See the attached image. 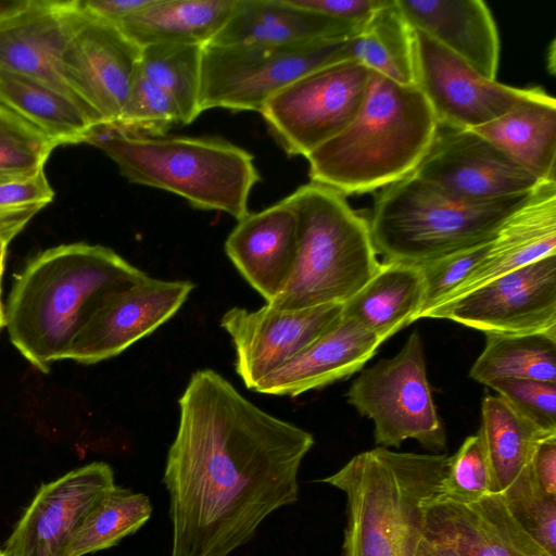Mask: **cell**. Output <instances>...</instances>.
<instances>
[{
  "mask_svg": "<svg viewBox=\"0 0 556 556\" xmlns=\"http://www.w3.org/2000/svg\"><path fill=\"white\" fill-rule=\"evenodd\" d=\"M178 404L163 475L170 556H229L268 515L299 500L298 475L314 438L207 368L191 375Z\"/></svg>",
  "mask_w": 556,
  "mask_h": 556,
  "instance_id": "cell-1",
  "label": "cell"
},
{
  "mask_svg": "<svg viewBox=\"0 0 556 556\" xmlns=\"http://www.w3.org/2000/svg\"><path fill=\"white\" fill-rule=\"evenodd\" d=\"M147 274L110 248L76 242L50 248L15 278L4 312L10 341L48 372L67 352L102 298Z\"/></svg>",
  "mask_w": 556,
  "mask_h": 556,
  "instance_id": "cell-2",
  "label": "cell"
},
{
  "mask_svg": "<svg viewBox=\"0 0 556 556\" xmlns=\"http://www.w3.org/2000/svg\"><path fill=\"white\" fill-rule=\"evenodd\" d=\"M438 126L416 86L400 85L370 71L356 117L305 157L311 181L344 197L386 188L415 172Z\"/></svg>",
  "mask_w": 556,
  "mask_h": 556,
  "instance_id": "cell-3",
  "label": "cell"
},
{
  "mask_svg": "<svg viewBox=\"0 0 556 556\" xmlns=\"http://www.w3.org/2000/svg\"><path fill=\"white\" fill-rule=\"evenodd\" d=\"M448 459L378 446L320 479L345 494L340 556H416L425 533L424 504L442 491Z\"/></svg>",
  "mask_w": 556,
  "mask_h": 556,
  "instance_id": "cell-4",
  "label": "cell"
},
{
  "mask_svg": "<svg viewBox=\"0 0 556 556\" xmlns=\"http://www.w3.org/2000/svg\"><path fill=\"white\" fill-rule=\"evenodd\" d=\"M85 143L103 151L128 181L168 191L195 208L224 212L237 220L249 213V197L260 180L253 155L222 138L147 136L98 124Z\"/></svg>",
  "mask_w": 556,
  "mask_h": 556,
  "instance_id": "cell-5",
  "label": "cell"
},
{
  "mask_svg": "<svg viewBox=\"0 0 556 556\" xmlns=\"http://www.w3.org/2000/svg\"><path fill=\"white\" fill-rule=\"evenodd\" d=\"M345 198L311 181L281 200L296 216L298 249L285 288L267 304L280 309L344 304L376 274L380 262L368 220Z\"/></svg>",
  "mask_w": 556,
  "mask_h": 556,
  "instance_id": "cell-6",
  "label": "cell"
},
{
  "mask_svg": "<svg viewBox=\"0 0 556 556\" xmlns=\"http://www.w3.org/2000/svg\"><path fill=\"white\" fill-rule=\"evenodd\" d=\"M533 192L472 203L448 197L409 175L377 197L367 219L372 243L386 263L422 266L492 240Z\"/></svg>",
  "mask_w": 556,
  "mask_h": 556,
  "instance_id": "cell-7",
  "label": "cell"
},
{
  "mask_svg": "<svg viewBox=\"0 0 556 556\" xmlns=\"http://www.w3.org/2000/svg\"><path fill=\"white\" fill-rule=\"evenodd\" d=\"M345 60V39L283 46L206 45L202 50L200 109L261 113L292 83Z\"/></svg>",
  "mask_w": 556,
  "mask_h": 556,
  "instance_id": "cell-8",
  "label": "cell"
},
{
  "mask_svg": "<svg viewBox=\"0 0 556 556\" xmlns=\"http://www.w3.org/2000/svg\"><path fill=\"white\" fill-rule=\"evenodd\" d=\"M348 402L374 422L379 447H400L407 439L440 454L446 433L427 377L424 344L413 331L393 357L378 361L352 382Z\"/></svg>",
  "mask_w": 556,
  "mask_h": 556,
  "instance_id": "cell-9",
  "label": "cell"
},
{
  "mask_svg": "<svg viewBox=\"0 0 556 556\" xmlns=\"http://www.w3.org/2000/svg\"><path fill=\"white\" fill-rule=\"evenodd\" d=\"M369 77L367 67L351 60L324 66L274 96L261 114L288 155L306 157L356 117Z\"/></svg>",
  "mask_w": 556,
  "mask_h": 556,
  "instance_id": "cell-10",
  "label": "cell"
},
{
  "mask_svg": "<svg viewBox=\"0 0 556 556\" xmlns=\"http://www.w3.org/2000/svg\"><path fill=\"white\" fill-rule=\"evenodd\" d=\"M141 48L116 26L87 11L77 0L60 59L66 85L98 124L119 122L138 74Z\"/></svg>",
  "mask_w": 556,
  "mask_h": 556,
  "instance_id": "cell-11",
  "label": "cell"
},
{
  "mask_svg": "<svg viewBox=\"0 0 556 556\" xmlns=\"http://www.w3.org/2000/svg\"><path fill=\"white\" fill-rule=\"evenodd\" d=\"M413 53L415 86L439 125L476 129L548 94L539 87L517 88L488 78L417 29H413Z\"/></svg>",
  "mask_w": 556,
  "mask_h": 556,
  "instance_id": "cell-12",
  "label": "cell"
},
{
  "mask_svg": "<svg viewBox=\"0 0 556 556\" xmlns=\"http://www.w3.org/2000/svg\"><path fill=\"white\" fill-rule=\"evenodd\" d=\"M421 318L448 319L484 333L556 334V254L441 303Z\"/></svg>",
  "mask_w": 556,
  "mask_h": 556,
  "instance_id": "cell-13",
  "label": "cell"
},
{
  "mask_svg": "<svg viewBox=\"0 0 556 556\" xmlns=\"http://www.w3.org/2000/svg\"><path fill=\"white\" fill-rule=\"evenodd\" d=\"M412 175L448 197L472 203L532 192L544 182L476 130L443 125Z\"/></svg>",
  "mask_w": 556,
  "mask_h": 556,
  "instance_id": "cell-14",
  "label": "cell"
},
{
  "mask_svg": "<svg viewBox=\"0 0 556 556\" xmlns=\"http://www.w3.org/2000/svg\"><path fill=\"white\" fill-rule=\"evenodd\" d=\"M193 289L189 280L146 275L111 290L75 337L66 359L90 365L121 354L169 320Z\"/></svg>",
  "mask_w": 556,
  "mask_h": 556,
  "instance_id": "cell-15",
  "label": "cell"
},
{
  "mask_svg": "<svg viewBox=\"0 0 556 556\" xmlns=\"http://www.w3.org/2000/svg\"><path fill=\"white\" fill-rule=\"evenodd\" d=\"M342 312L343 303L301 309H280L267 303L256 311L229 308L220 326L231 339L237 375L253 390L321 336Z\"/></svg>",
  "mask_w": 556,
  "mask_h": 556,
  "instance_id": "cell-16",
  "label": "cell"
},
{
  "mask_svg": "<svg viewBox=\"0 0 556 556\" xmlns=\"http://www.w3.org/2000/svg\"><path fill=\"white\" fill-rule=\"evenodd\" d=\"M110 465L94 462L42 484L9 536L5 556H67L89 511L113 488Z\"/></svg>",
  "mask_w": 556,
  "mask_h": 556,
  "instance_id": "cell-17",
  "label": "cell"
},
{
  "mask_svg": "<svg viewBox=\"0 0 556 556\" xmlns=\"http://www.w3.org/2000/svg\"><path fill=\"white\" fill-rule=\"evenodd\" d=\"M424 508L425 534L451 541L463 556H552L517 523L501 493L463 503L440 492Z\"/></svg>",
  "mask_w": 556,
  "mask_h": 556,
  "instance_id": "cell-18",
  "label": "cell"
},
{
  "mask_svg": "<svg viewBox=\"0 0 556 556\" xmlns=\"http://www.w3.org/2000/svg\"><path fill=\"white\" fill-rule=\"evenodd\" d=\"M76 10L77 0H29L26 7L2 21L0 70L38 79L61 91L87 112L60 72L61 53Z\"/></svg>",
  "mask_w": 556,
  "mask_h": 556,
  "instance_id": "cell-19",
  "label": "cell"
},
{
  "mask_svg": "<svg viewBox=\"0 0 556 556\" xmlns=\"http://www.w3.org/2000/svg\"><path fill=\"white\" fill-rule=\"evenodd\" d=\"M298 249V220L281 200L238 220L225 252L241 276L270 303L285 288Z\"/></svg>",
  "mask_w": 556,
  "mask_h": 556,
  "instance_id": "cell-20",
  "label": "cell"
},
{
  "mask_svg": "<svg viewBox=\"0 0 556 556\" xmlns=\"http://www.w3.org/2000/svg\"><path fill=\"white\" fill-rule=\"evenodd\" d=\"M382 341L344 316L298 355L265 378L253 391L298 396L345 379L370 359Z\"/></svg>",
  "mask_w": 556,
  "mask_h": 556,
  "instance_id": "cell-21",
  "label": "cell"
},
{
  "mask_svg": "<svg viewBox=\"0 0 556 556\" xmlns=\"http://www.w3.org/2000/svg\"><path fill=\"white\" fill-rule=\"evenodd\" d=\"M412 29H417L496 79L500 37L493 15L481 0H395Z\"/></svg>",
  "mask_w": 556,
  "mask_h": 556,
  "instance_id": "cell-22",
  "label": "cell"
},
{
  "mask_svg": "<svg viewBox=\"0 0 556 556\" xmlns=\"http://www.w3.org/2000/svg\"><path fill=\"white\" fill-rule=\"evenodd\" d=\"M552 254H556V180L542 182L506 219L481 264L442 303Z\"/></svg>",
  "mask_w": 556,
  "mask_h": 556,
  "instance_id": "cell-23",
  "label": "cell"
},
{
  "mask_svg": "<svg viewBox=\"0 0 556 556\" xmlns=\"http://www.w3.org/2000/svg\"><path fill=\"white\" fill-rule=\"evenodd\" d=\"M362 25L299 7L291 0H238L208 45H300L344 40Z\"/></svg>",
  "mask_w": 556,
  "mask_h": 556,
  "instance_id": "cell-24",
  "label": "cell"
},
{
  "mask_svg": "<svg viewBox=\"0 0 556 556\" xmlns=\"http://www.w3.org/2000/svg\"><path fill=\"white\" fill-rule=\"evenodd\" d=\"M424 300L420 266L382 262L370 280L343 304L342 314L383 342L419 319Z\"/></svg>",
  "mask_w": 556,
  "mask_h": 556,
  "instance_id": "cell-25",
  "label": "cell"
},
{
  "mask_svg": "<svg viewBox=\"0 0 556 556\" xmlns=\"http://www.w3.org/2000/svg\"><path fill=\"white\" fill-rule=\"evenodd\" d=\"M238 0H152L116 26L140 48L155 43L208 45Z\"/></svg>",
  "mask_w": 556,
  "mask_h": 556,
  "instance_id": "cell-26",
  "label": "cell"
},
{
  "mask_svg": "<svg viewBox=\"0 0 556 556\" xmlns=\"http://www.w3.org/2000/svg\"><path fill=\"white\" fill-rule=\"evenodd\" d=\"M541 181L556 180V100L522 103L476 129Z\"/></svg>",
  "mask_w": 556,
  "mask_h": 556,
  "instance_id": "cell-27",
  "label": "cell"
},
{
  "mask_svg": "<svg viewBox=\"0 0 556 556\" xmlns=\"http://www.w3.org/2000/svg\"><path fill=\"white\" fill-rule=\"evenodd\" d=\"M0 104L50 138L56 146L85 142L94 125L74 100L20 73L0 70Z\"/></svg>",
  "mask_w": 556,
  "mask_h": 556,
  "instance_id": "cell-28",
  "label": "cell"
},
{
  "mask_svg": "<svg viewBox=\"0 0 556 556\" xmlns=\"http://www.w3.org/2000/svg\"><path fill=\"white\" fill-rule=\"evenodd\" d=\"M478 433L491 468L492 493H502L531 463L540 443L556 435L500 395L483 399Z\"/></svg>",
  "mask_w": 556,
  "mask_h": 556,
  "instance_id": "cell-29",
  "label": "cell"
},
{
  "mask_svg": "<svg viewBox=\"0 0 556 556\" xmlns=\"http://www.w3.org/2000/svg\"><path fill=\"white\" fill-rule=\"evenodd\" d=\"M348 59L396 84L415 86L413 29L395 0L379 9L363 28L345 39Z\"/></svg>",
  "mask_w": 556,
  "mask_h": 556,
  "instance_id": "cell-30",
  "label": "cell"
},
{
  "mask_svg": "<svg viewBox=\"0 0 556 556\" xmlns=\"http://www.w3.org/2000/svg\"><path fill=\"white\" fill-rule=\"evenodd\" d=\"M469 376L485 386L501 378L556 383V334L485 333L484 348Z\"/></svg>",
  "mask_w": 556,
  "mask_h": 556,
  "instance_id": "cell-31",
  "label": "cell"
},
{
  "mask_svg": "<svg viewBox=\"0 0 556 556\" xmlns=\"http://www.w3.org/2000/svg\"><path fill=\"white\" fill-rule=\"evenodd\" d=\"M204 46L155 43L141 48L139 72L160 87L177 106L181 125L201 113V63Z\"/></svg>",
  "mask_w": 556,
  "mask_h": 556,
  "instance_id": "cell-32",
  "label": "cell"
},
{
  "mask_svg": "<svg viewBox=\"0 0 556 556\" xmlns=\"http://www.w3.org/2000/svg\"><path fill=\"white\" fill-rule=\"evenodd\" d=\"M149 497L115 485L89 511L75 532L67 556L110 548L139 530L151 517Z\"/></svg>",
  "mask_w": 556,
  "mask_h": 556,
  "instance_id": "cell-33",
  "label": "cell"
},
{
  "mask_svg": "<svg viewBox=\"0 0 556 556\" xmlns=\"http://www.w3.org/2000/svg\"><path fill=\"white\" fill-rule=\"evenodd\" d=\"M501 494L517 523L546 552L556 556V496L541 488L531 463Z\"/></svg>",
  "mask_w": 556,
  "mask_h": 556,
  "instance_id": "cell-34",
  "label": "cell"
},
{
  "mask_svg": "<svg viewBox=\"0 0 556 556\" xmlns=\"http://www.w3.org/2000/svg\"><path fill=\"white\" fill-rule=\"evenodd\" d=\"M58 146L0 104V173L31 176L42 169Z\"/></svg>",
  "mask_w": 556,
  "mask_h": 556,
  "instance_id": "cell-35",
  "label": "cell"
},
{
  "mask_svg": "<svg viewBox=\"0 0 556 556\" xmlns=\"http://www.w3.org/2000/svg\"><path fill=\"white\" fill-rule=\"evenodd\" d=\"M174 125H181L177 106L138 71L122 117L114 127L131 134L163 136Z\"/></svg>",
  "mask_w": 556,
  "mask_h": 556,
  "instance_id": "cell-36",
  "label": "cell"
},
{
  "mask_svg": "<svg viewBox=\"0 0 556 556\" xmlns=\"http://www.w3.org/2000/svg\"><path fill=\"white\" fill-rule=\"evenodd\" d=\"M489 493H492L491 468L481 437L477 432L467 437L457 452L450 456L441 494L469 503Z\"/></svg>",
  "mask_w": 556,
  "mask_h": 556,
  "instance_id": "cell-37",
  "label": "cell"
},
{
  "mask_svg": "<svg viewBox=\"0 0 556 556\" xmlns=\"http://www.w3.org/2000/svg\"><path fill=\"white\" fill-rule=\"evenodd\" d=\"M53 197L45 169L0 182V233L13 239Z\"/></svg>",
  "mask_w": 556,
  "mask_h": 556,
  "instance_id": "cell-38",
  "label": "cell"
},
{
  "mask_svg": "<svg viewBox=\"0 0 556 556\" xmlns=\"http://www.w3.org/2000/svg\"><path fill=\"white\" fill-rule=\"evenodd\" d=\"M490 241L463 249L420 266L425 281V300L419 318L442 303L481 264Z\"/></svg>",
  "mask_w": 556,
  "mask_h": 556,
  "instance_id": "cell-39",
  "label": "cell"
},
{
  "mask_svg": "<svg viewBox=\"0 0 556 556\" xmlns=\"http://www.w3.org/2000/svg\"><path fill=\"white\" fill-rule=\"evenodd\" d=\"M521 414L556 432V383L526 378H501L486 384Z\"/></svg>",
  "mask_w": 556,
  "mask_h": 556,
  "instance_id": "cell-40",
  "label": "cell"
},
{
  "mask_svg": "<svg viewBox=\"0 0 556 556\" xmlns=\"http://www.w3.org/2000/svg\"><path fill=\"white\" fill-rule=\"evenodd\" d=\"M389 0H291L320 14L364 26Z\"/></svg>",
  "mask_w": 556,
  "mask_h": 556,
  "instance_id": "cell-41",
  "label": "cell"
},
{
  "mask_svg": "<svg viewBox=\"0 0 556 556\" xmlns=\"http://www.w3.org/2000/svg\"><path fill=\"white\" fill-rule=\"evenodd\" d=\"M531 468L541 488L556 496V435L540 443L532 457Z\"/></svg>",
  "mask_w": 556,
  "mask_h": 556,
  "instance_id": "cell-42",
  "label": "cell"
},
{
  "mask_svg": "<svg viewBox=\"0 0 556 556\" xmlns=\"http://www.w3.org/2000/svg\"><path fill=\"white\" fill-rule=\"evenodd\" d=\"M83 7L97 17L116 25L147 8L152 0H80Z\"/></svg>",
  "mask_w": 556,
  "mask_h": 556,
  "instance_id": "cell-43",
  "label": "cell"
},
{
  "mask_svg": "<svg viewBox=\"0 0 556 556\" xmlns=\"http://www.w3.org/2000/svg\"><path fill=\"white\" fill-rule=\"evenodd\" d=\"M416 556H463L451 541L424 533Z\"/></svg>",
  "mask_w": 556,
  "mask_h": 556,
  "instance_id": "cell-44",
  "label": "cell"
},
{
  "mask_svg": "<svg viewBox=\"0 0 556 556\" xmlns=\"http://www.w3.org/2000/svg\"><path fill=\"white\" fill-rule=\"evenodd\" d=\"M29 0H0V23L27 5Z\"/></svg>",
  "mask_w": 556,
  "mask_h": 556,
  "instance_id": "cell-45",
  "label": "cell"
},
{
  "mask_svg": "<svg viewBox=\"0 0 556 556\" xmlns=\"http://www.w3.org/2000/svg\"><path fill=\"white\" fill-rule=\"evenodd\" d=\"M12 238L7 235L0 233V287H1V278L4 268V260L7 254V249Z\"/></svg>",
  "mask_w": 556,
  "mask_h": 556,
  "instance_id": "cell-46",
  "label": "cell"
},
{
  "mask_svg": "<svg viewBox=\"0 0 556 556\" xmlns=\"http://www.w3.org/2000/svg\"><path fill=\"white\" fill-rule=\"evenodd\" d=\"M25 177H28V176H15V175H8V174L0 173V182H5V181L25 178Z\"/></svg>",
  "mask_w": 556,
  "mask_h": 556,
  "instance_id": "cell-47",
  "label": "cell"
},
{
  "mask_svg": "<svg viewBox=\"0 0 556 556\" xmlns=\"http://www.w3.org/2000/svg\"><path fill=\"white\" fill-rule=\"evenodd\" d=\"M4 326V309L0 302V329Z\"/></svg>",
  "mask_w": 556,
  "mask_h": 556,
  "instance_id": "cell-48",
  "label": "cell"
},
{
  "mask_svg": "<svg viewBox=\"0 0 556 556\" xmlns=\"http://www.w3.org/2000/svg\"><path fill=\"white\" fill-rule=\"evenodd\" d=\"M0 556H5L3 551H0Z\"/></svg>",
  "mask_w": 556,
  "mask_h": 556,
  "instance_id": "cell-49",
  "label": "cell"
},
{
  "mask_svg": "<svg viewBox=\"0 0 556 556\" xmlns=\"http://www.w3.org/2000/svg\"><path fill=\"white\" fill-rule=\"evenodd\" d=\"M0 296H1V287H0ZM0 302H1V298H0Z\"/></svg>",
  "mask_w": 556,
  "mask_h": 556,
  "instance_id": "cell-50",
  "label": "cell"
}]
</instances>
